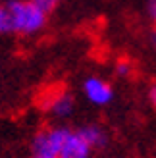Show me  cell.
I'll list each match as a JSON object with an SVG mask.
<instances>
[{
    "mask_svg": "<svg viewBox=\"0 0 156 158\" xmlns=\"http://www.w3.org/2000/svg\"><path fill=\"white\" fill-rule=\"evenodd\" d=\"M150 44H152V50L156 52V25H154L152 31H150Z\"/></svg>",
    "mask_w": 156,
    "mask_h": 158,
    "instance_id": "7c38bea8",
    "label": "cell"
},
{
    "mask_svg": "<svg viewBox=\"0 0 156 158\" xmlns=\"http://www.w3.org/2000/svg\"><path fill=\"white\" fill-rule=\"evenodd\" d=\"M83 93L89 102L96 106H106L114 98V89L100 77H87L83 83Z\"/></svg>",
    "mask_w": 156,
    "mask_h": 158,
    "instance_id": "3957f363",
    "label": "cell"
},
{
    "mask_svg": "<svg viewBox=\"0 0 156 158\" xmlns=\"http://www.w3.org/2000/svg\"><path fill=\"white\" fill-rule=\"evenodd\" d=\"M73 98H72V94H68V93H58V94H54L52 100H50V112L56 116V118H68L69 114L73 112Z\"/></svg>",
    "mask_w": 156,
    "mask_h": 158,
    "instance_id": "5b68a950",
    "label": "cell"
},
{
    "mask_svg": "<svg viewBox=\"0 0 156 158\" xmlns=\"http://www.w3.org/2000/svg\"><path fill=\"white\" fill-rule=\"evenodd\" d=\"M33 2H35L39 8H41V10H44L46 14H50V12L54 10V8L58 6L60 0H33Z\"/></svg>",
    "mask_w": 156,
    "mask_h": 158,
    "instance_id": "9c48e42d",
    "label": "cell"
},
{
    "mask_svg": "<svg viewBox=\"0 0 156 158\" xmlns=\"http://www.w3.org/2000/svg\"><path fill=\"white\" fill-rule=\"evenodd\" d=\"M14 27H12V18H10V12L8 8H0V35H6V33H12Z\"/></svg>",
    "mask_w": 156,
    "mask_h": 158,
    "instance_id": "52a82bcc",
    "label": "cell"
},
{
    "mask_svg": "<svg viewBox=\"0 0 156 158\" xmlns=\"http://www.w3.org/2000/svg\"><path fill=\"white\" fill-rule=\"evenodd\" d=\"M68 135V127H50L46 131H39L33 139L35 158H58Z\"/></svg>",
    "mask_w": 156,
    "mask_h": 158,
    "instance_id": "7a4b0ae2",
    "label": "cell"
},
{
    "mask_svg": "<svg viewBox=\"0 0 156 158\" xmlns=\"http://www.w3.org/2000/svg\"><path fill=\"white\" fill-rule=\"evenodd\" d=\"M6 8L12 18L14 33L35 35L46 25V12L41 10L33 0H10Z\"/></svg>",
    "mask_w": 156,
    "mask_h": 158,
    "instance_id": "6da1fadb",
    "label": "cell"
},
{
    "mask_svg": "<svg viewBox=\"0 0 156 158\" xmlns=\"http://www.w3.org/2000/svg\"><path fill=\"white\" fill-rule=\"evenodd\" d=\"M149 102H150V104H152V108L156 110V83L150 87V89H149Z\"/></svg>",
    "mask_w": 156,
    "mask_h": 158,
    "instance_id": "8fae6325",
    "label": "cell"
},
{
    "mask_svg": "<svg viewBox=\"0 0 156 158\" xmlns=\"http://www.w3.org/2000/svg\"><path fill=\"white\" fill-rule=\"evenodd\" d=\"M116 73H118L120 77H127V75L131 73V62L120 60L118 64H116Z\"/></svg>",
    "mask_w": 156,
    "mask_h": 158,
    "instance_id": "ba28073f",
    "label": "cell"
},
{
    "mask_svg": "<svg viewBox=\"0 0 156 158\" xmlns=\"http://www.w3.org/2000/svg\"><path fill=\"white\" fill-rule=\"evenodd\" d=\"M146 15H149L156 25V0H146Z\"/></svg>",
    "mask_w": 156,
    "mask_h": 158,
    "instance_id": "30bf717a",
    "label": "cell"
},
{
    "mask_svg": "<svg viewBox=\"0 0 156 158\" xmlns=\"http://www.w3.org/2000/svg\"><path fill=\"white\" fill-rule=\"evenodd\" d=\"M92 147L83 139L79 131H69L58 158H91Z\"/></svg>",
    "mask_w": 156,
    "mask_h": 158,
    "instance_id": "277c9868",
    "label": "cell"
},
{
    "mask_svg": "<svg viewBox=\"0 0 156 158\" xmlns=\"http://www.w3.org/2000/svg\"><path fill=\"white\" fill-rule=\"evenodd\" d=\"M83 135V139L87 141V143L92 147V148H102L106 147L108 143V135H106V131L100 127V125H83L81 129H77Z\"/></svg>",
    "mask_w": 156,
    "mask_h": 158,
    "instance_id": "8992f818",
    "label": "cell"
}]
</instances>
